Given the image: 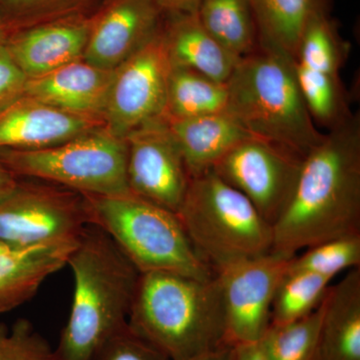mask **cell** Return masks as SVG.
<instances>
[{
    "label": "cell",
    "mask_w": 360,
    "mask_h": 360,
    "mask_svg": "<svg viewBox=\"0 0 360 360\" xmlns=\"http://www.w3.org/2000/svg\"><path fill=\"white\" fill-rule=\"evenodd\" d=\"M227 85L188 68L172 65L165 120H179L226 112Z\"/></svg>",
    "instance_id": "603a6c76"
},
{
    "label": "cell",
    "mask_w": 360,
    "mask_h": 360,
    "mask_svg": "<svg viewBox=\"0 0 360 360\" xmlns=\"http://www.w3.org/2000/svg\"><path fill=\"white\" fill-rule=\"evenodd\" d=\"M360 267V234L323 241L291 257L288 270H300L333 279Z\"/></svg>",
    "instance_id": "83f0119b"
},
{
    "label": "cell",
    "mask_w": 360,
    "mask_h": 360,
    "mask_svg": "<svg viewBox=\"0 0 360 360\" xmlns=\"http://www.w3.org/2000/svg\"><path fill=\"white\" fill-rule=\"evenodd\" d=\"M27 77L16 65L7 47L0 46V112L11 105L23 90Z\"/></svg>",
    "instance_id": "1f68e13d"
},
{
    "label": "cell",
    "mask_w": 360,
    "mask_h": 360,
    "mask_svg": "<svg viewBox=\"0 0 360 360\" xmlns=\"http://www.w3.org/2000/svg\"><path fill=\"white\" fill-rule=\"evenodd\" d=\"M91 1L94 0H0V4L11 13L13 18L30 22L27 27H30L82 15L79 9L84 13ZM105 0H101V4Z\"/></svg>",
    "instance_id": "f546056e"
},
{
    "label": "cell",
    "mask_w": 360,
    "mask_h": 360,
    "mask_svg": "<svg viewBox=\"0 0 360 360\" xmlns=\"http://www.w3.org/2000/svg\"><path fill=\"white\" fill-rule=\"evenodd\" d=\"M165 15L156 0H105L94 13L82 58L116 70L160 32Z\"/></svg>",
    "instance_id": "4fadbf2b"
},
{
    "label": "cell",
    "mask_w": 360,
    "mask_h": 360,
    "mask_svg": "<svg viewBox=\"0 0 360 360\" xmlns=\"http://www.w3.org/2000/svg\"><path fill=\"white\" fill-rule=\"evenodd\" d=\"M84 198L89 224L105 232L139 274L172 272L202 281L214 277L176 213L131 193Z\"/></svg>",
    "instance_id": "5b68a950"
},
{
    "label": "cell",
    "mask_w": 360,
    "mask_h": 360,
    "mask_svg": "<svg viewBox=\"0 0 360 360\" xmlns=\"http://www.w3.org/2000/svg\"><path fill=\"white\" fill-rule=\"evenodd\" d=\"M355 234H360L359 113L326 131L302 158L290 200L272 225L270 252L291 258Z\"/></svg>",
    "instance_id": "6da1fadb"
},
{
    "label": "cell",
    "mask_w": 360,
    "mask_h": 360,
    "mask_svg": "<svg viewBox=\"0 0 360 360\" xmlns=\"http://www.w3.org/2000/svg\"><path fill=\"white\" fill-rule=\"evenodd\" d=\"M115 70L78 59L42 77L28 78L23 96L75 115H103Z\"/></svg>",
    "instance_id": "2e32d148"
},
{
    "label": "cell",
    "mask_w": 360,
    "mask_h": 360,
    "mask_svg": "<svg viewBox=\"0 0 360 360\" xmlns=\"http://www.w3.org/2000/svg\"><path fill=\"white\" fill-rule=\"evenodd\" d=\"M94 13L25 28L7 47L28 78L42 77L82 59Z\"/></svg>",
    "instance_id": "5bb4252c"
},
{
    "label": "cell",
    "mask_w": 360,
    "mask_h": 360,
    "mask_svg": "<svg viewBox=\"0 0 360 360\" xmlns=\"http://www.w3.org/2000/svg\"><path fill=\"white\" fill-rule=\"evenodd\" d=\"M170 68L162 25L113 72L103 115L111 134L127 139L135 129L165 118Z\"/></svg>",
    "instance_id": "ba28073f"
},
{
    "label": "cell",
    "mask_w": 360,
    "mask_h": 360,
    "mask_svg": "<svg viewBox=\"0 0 360 360\" xmlns=\"http://www.w3.org/2000/svg\"><path fill=\"white\" fill-rule=\"evenodd\" d=\"M89 225L85 198L45 186H15L0 200V243L11 250L77 240Z\"/></svg>",
    "instance_id": "9c48e42d"
},
{
    "label": "cell",
    "mask_w": 360,
    "mask_h": 360,
    "mask_svg": "<svg viewBox=\"0 0 360 360\" xmlns=\"http://www.w3.org/2000/svg\"><path fill=\"white\" fill-rule=\"evenodd\" d=\"M0 161L14 175L53 182L84 195L130 193L127 139L108 129L92 130L52 148L0 150Z\"/></svg>",
    "instance_id": "52a82bcc"
},
{
    "label": "cell",
    "mask_w": 360,
    "mask_h": 360,
    "mask_svg": "<svg viewBox=\"0 0 360 360\" xmlns=\"http://www.w3.org/2000/svg\"><path fill=\"white\" fill-rule=\"evenodd\" d=\"M94 120L27 98L0 112V150L52 148L94 130Z\"/></svg>",
    "instance_id": "9a60e30c"
},
{
    "label": "cell",
    "mask_w": 360,
    "mask_h": 360,
    "mask_svg": "<svg viewBox=\"0 0 360 360\" xmlns=\"http://www.w3.org/2000/svg\"><path fill=\"white\" fill-rule=\"evenodd\" d=\"M191 360H231V347L222 348L217 352Z\"/></svg>",
    "instance_id": "d590c367"
},
{
    "label": "cell",
    "mask_w": 360,
    "mask_h": 360,
    "mask_svg": "<svg viewBox=\"0 0 360 360\" xmlns=\"http://www.w3.org/2000/svg\"><path fill=\"white\" fill-rule=\"evenodd\" d=\"M226 85L227 112L252 136L302 160L321 141L288 54L259 45L238 61Z\"/></svg>",
    "instance_id": "277c9868"
},
{
    "label": "cell",
    "mask_w": 360,
    "mask_h": 360,
    "mask_svg": "<svg viewBox=\"0 0 360 360\" xmlns=\"http://www.w3.org/2000/svg\"><path fill=\"white\" fill-rule=\"evenodd\" d=\"M314 360H360V267L331 285Z\"/></svg>",
    "instance_id": "ffe728a7"
},
{
    "label": "cell",
    "mask_w": 360,
    "mask_h": 360,
    "mask_svg": "<svg viewBox=\"0 0 360 360\" xmlns=\"http://www.w3.org/2000/svg\"><path fill=\"white\" fill-rule=\"evenodd\" d=\"M295 71L303 99L315 124L328 131L352 117L354 113L340 77L309 70L296 61Z\"/></svg>",
    "instance_id": "cb8c5ba5"
},
{
    "label": "cell",
    "mask_w": 360,
    "mask_h": 360,
    "mask_svg": "<svg viewBox=\"0 0 360 360\" xmlns=\"http://www.w3.org/2000/svg\"><path fill=\"white\" fill-rule=\"evenodd\" d=\"M129 326L170 360H191L229 347L215 276L202 281L172 272L141 274Z\"/></svg>",
    "instance_id": "3957f363"
},
{
    "label": "cell",
    "mask_w": 360,
    "mask_h": 360,
    "mask_svg": "<svg viewBox=\"0 0 360 360\" xmlns=\"http://www.w3.org/2000/svg\"><path fill=\"white\" fill-rule=\"evenodd\" d=\"M176 214L196 252L214 274L271 251V225L212 169L191 177Z\"/></svg>",
    "instance_id": "8992f818"
},
{
    "label": "cell",
    "mask_w": 360,
    "mask_h": 360,
    "mask_svg": "<svg viewBox=\"0 0 360 360\" xmlns=\"http://www.w3.org/2000/svg\"><path fill=\"white\" fill-rule=\"evenodd\" d=\"M125 139L130 193L179 212L191 177L167 120L148 123Z\"/></svg>",
    "instance_id": "7c38bea8"
},
{
    "label": "cell",
    "mask_w": 360,
    "mask_h": 360,
    "mask_svg": "<svg viewBox=\"0 0 360 360\" xmlns=\"http://www.w3.org/2000/svg\"><path fill=\"white\" fill-rule=\"evenodd\" d=\"M6 250H8V248H6V246H4V245H1V243H0V251Z\"/></svg>",
    "instance_id": "8d00e7d4"
},
{
    "label": "cell",
    "mask_w": 360,
    "mask_h": 360,
    "mask_svg": "<svg viewBox=\"0 0 360 360\" xmlns=\"http://www.w3.org/2000/svg\"><path fill=\"white\" fill-rule=\"evenodd\" d=\"M302 160L251 136L236 144L212 170L243 193L272 226L290 200Z\"/></svg>",
    "instance_id": "8fae6325"
},
{
    "label": "cell",
    "mask_w": 360,
    "mask_h": 360,
    "mask_svg": "<svg viewBox=\"0 0 360 360\" xmlns=\"http://www.w3.org/2000/svg\"><path fill=\"white\" fill-rule=\"evenodd\" d=\"M94 360H170L162 352L135 335L129 324L115 333Z\"/></svg>",
    "instance_id": "4dcf8cb0"
},
{
    "label": "cell",
    "mask_w": 360,
    "mask_h": 360,
    "mask_svg": "<svg viewBox=\"0 0 360 360\" xmlns=\"http://www.w3.org/2000/svg\"><path fill=\"white\" fill-rule=\"evenodd\" d=\"M167 122L191 177L212 169L236 144L252 136L227 111Z\"/></svg>",
    "instance_id": "d6986e66"
},
{
    "label": "cell",
    "mask_w": 360,
    "mask_h": 360,
    "mask_svg": "<svg viewBox=\"0 0 360 360\" xmlns=\"http://www.w3.org/2000/svg\"><path fill=\"white\" fill-rule=\"evenodd\" d=\"M348 54L349 46L341 39L329 14L326 13L314 18L303 32L295 61L309 70L340 77Z\"/></svg>",
    "instance_id": "484cf974"
},
{
    "label": "cell",
    "mask_w": 360,
    "mask_h": 360,
    "mask_svg": "<svg viewBox=\"0 0 360 360\" xmlns=\"http://www.w3.org/2000/svg\"><path fill=\"white\" fill-rule=\"evenodd\" d=\"M333 281L319 274L288 269L274 293L270 324L288 323L314 312L326 300Z\"/></svg>",
    "instance_id": "d4e9b609"
},
{
    "label": "cell",
    "mask_w": 360,
    "mask_h": 360,
    "mask_svg": "<svg viewBox=\"0 0 360 360\" xmlns=\"http://www.w3.org/2000/svg\"><path fill=\"white\" fill-rule=\"evenodd\" d=\"M260 46L295 60L298 44L311 20L328 13L330 0H250Z\"/></svg>",
    "instance_id": "44dd1931"
},
{
    "label": "cell",
    "mask_w": 360,
    "mask_h": 360,
    "mask_svg": "<svg viewBox=\"0 0 360 360\" xmlns=\"http://www.w3.org/2000/svg\"><path fill=\"white\" fill-rule=\"evenodd\" d=\"M326 300L307 316L288 323L270 324L260 340L267 360H314Z\"/></svg>",
    "instance_id": "4316f807"
},
{
    "label": "cell",
    "mask_w": 360,
    "mask_h": 360,
    "mask_svg": "<svg viewBox=\"0 0 360 360\" xmlns=\"http://www.w3.org/2000/svg\"><path fill=\"white\" fill-rule=\"evenodd\" d=\"M66 265L73 276L72 303L54 349L59 360H94L129 324L141 274L115 241L92 224L85 227Z\"/></svg>",
    "instance_id": "7a4b0ae2"
},
{
    "label": "cell",
    "mask_w": 360,
    "mask_h": 360,
    "mask_svg": "<svg viewBox=\"0 0 360 360\" xmlns=\"http://www.w3.org/2000/svg\"><path fill=\"white\" fill-rule=\"evenodd\" d=\"M231 360H267L260 341L231 347Z\"/></svg>",
    "instance_id": "d6a6232c"
},
{
    "label": "cell",
    "mask_w": 360,
    "mask_h": 360,
    "mask_svg": "<svg viewBox=\"0 0 360 360\" xmlns=\"http://www.w3.org/2000/svg\"><path fill=\"white\" fill-rule=\"evenodd\" d=\"M167 15L163 34L172 65L188 68L226 84L240 59L206 32L195 11Z\"/></svg>",
    "instance_id": "ac0fdd59"
},
{
    "label": "cell",
    "mask_w": 360,
    "mask_h": 360,
    "mask_svg": "<svg viewBox=\"0 0 360 360\" xmlns=\"http://www.w3.org/2000/svg\"><path fill=\"white\" fill-rule=\"evenodd\" d=\"M165 14L195 11L201 0H156Z\"/></svg>",
    "instance_id": "836d02e7"
},
{
    "label": "cell",
    "mask_w": 360,
    "mask_h": 360,
    "mask_svg": "<svg viewBox=\"0 0 360 360\" xmlns=\"http://www.w3.org/2000/svg\"><path fill=\"white\" fill-rule=\"evenodd\" d=\"M290 258L269 253L215 272L224 303L229 347L258 342L271 323V304Z\"/></svg>",
    "instance_id": "30bf717a"
},
{
    "label": "cell",
    "mask_w": 360,
    "mask_h": 360,
    "mask_svg": "<svg viewBox=\"0 0 360 360\" xmlns=\"http://www.w3.org/2000/svg\"><path fill=\"white\" fill-rule=\"evenodd\" d=\"M0 360H59L56 349L35 330L27 319H18L11 328L0 322Z\"/></svg>",
    "instance_id": "f1b7e54d"
},
{
    "label": "cell",
    "mask_w": 360,
    "mask_h": 360,
    "mask_svg": "<svg viewBox=\"0 0 360 360\" xmlns=\"http://www.w3.org/2000/svg\"><path fill=\"white\" fill-rule=\"evenodd\" d=\"M195 13L206 32L236 58L259 47L250 0H201Z\"/></svg>",
    "instance_id": "7402d4cb"
},
{
    "label": "cell",
    "mask_w": 360,
    "mask_h": 360,
    "mask_svg": "<svg viewBox=\"0 0 360 360\" xmlns=\"http://www.w3.org/2000/svg\"><path fill=\"white\" fill-rule=\"evenodd\" d=\"M13 174L0 161V200L15 186Z\"/></svg>",
    "instance_id": "e575fe53"
},
{
    "label": "cell",
    "mask_w": 360,
    "mask_h": 360,
    "mask_svg": "<svg viewBox=\"0 0 360 360\" xmlns=\"http://www.w3.org/2000/svg\"><path fill=\"white\" fill-rule=\"evenodd\" d=\"M77 240L0 251V314L30 300L49 276L63 269Z\"/></svg>",
    "instance_id": "e0dca14e"
}]
</instances>
